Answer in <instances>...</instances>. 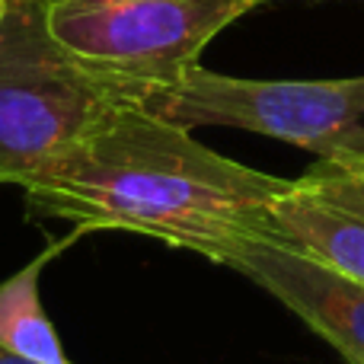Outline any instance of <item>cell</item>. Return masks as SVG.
<instances>
[{
    "instance_id": "8",
    "label": "cell",
    "mask_w": 364,
    "mask_h": 364,
    "mask_svg": "<svg viewBox=\"0 0 364 364\" xmlns=\"http://www.w3.org/2000/svg\"><path fill=\"white\" fill-rule=\"evenodd\" d=\"M0 364H36V361H29V358H19V355L6 352V348L0 346Z\"/></svg>"
},
{
    "instance_id": "2",
    "label": "cell",
    "mask_w": 364,
    "mask_h": 364,
    "mask_svg": "<svg viewBox=\"0 0 364 364\" xmlns=\"http://www.w3.org/2000/svg\"><path fill=\"white\" fill-rule=\"evenodd\" d=\"M48 0L0 13V186H23L134 93L77 64L45 19Z\"/></svg>"
},
{
    "instance_id": "3",
    "label": "cell",
    "mask_w": 364,
    "mask_h": 364,
    "mask_svg": "<svg viewBox=\"0 0 364 364\" xmlns=\"http://www.w3.org/2000/svg\"><path fill=\"white\" fill-rule=\"evenodd\" d=\"M250 10L246 0H48L45 19L77 64L144 102L198 68L208 42Z\"/></svg>"
},
{
    "instance_id": "9",
    "label": "cell",
    "mask_w": 364,
    "mask_h": 364,
    "mask_svg": "<svg viewBox=\"0 0 364 364\" xmlns=\"http://www.w3.org/2000/svg\"><path fill=\"white\" fill-rule=\"evenodd\" d=\"M250 6H262V4H272V0H246Z\"/></svg>"
},
{
    "instance_id": "10",
    "label": "cell",
    "mask_w": 364,
    "mask_h": 364,
    "mask_svg": "<svg viewBox=\"0 0 364 364\" xmlns=\"http://www.w3.org/2000/svg\"><path fill=\"white\" fill-rule=\"evenodd\" d=\"M4 6H6V0H0V13H4Z\"/></svg>"
},
{
    "instance_id": "1",
    "label": "cell",
    "mask_w": 364,
    "mask_h": 364,
    "mask_svg": "<svg viewBox=\"0 0 364 364\" xmlns=\"http://www.w3.org/2000/svg\"><path fill=\"white\" fill-rule=\"evenodd\" d=\"M291 179L259 173L192 138L141 100L109 109L74 147L23 182L32 218L74 230H128L230 265L272 243V201Z\"/></svg>"
},
{
    "instance_id": "4",
    "label": "cell",
    "mask_w": 364,
    "mask_h": 364,
    "mask_svg": "<svg viewBox=\"0 0 364 364\" xmlns=\"http://www.w3.org/2000/svg\"><path fill=\"white\" fill-rule=\"evenodd\" d=\"M186 128L218 125L304 147L320 160H364V74L346 80H250L192 68L144 100Z\"/></svg>"
},
{
    "instance_id": "7",
    "label": "cell",
    "mask_w": 364,
    "mask_h": 364,
    "mask_svg": "<svg viewBox=\"0 0 364 364\" xmlns=\"http://www.w3.org/2000/svg\"><path fill=\"white\" fill-rule=\"evenodd\" d=\"M77 237H83V233L74 230L70 237L58 240L55 246L38 252L32 262H26L16 275L0 282V346L6 352L36 364H70V358L61 348V339H58L55 326H51L48 314L42 307L38 282H42L45 262H51L61 250L77 243Z\"/></svg>"
},
{
    "instance_id": "6",
    "label": "cell",
    "mask_w": 364,
    "mask_h": 364,
    "mask_svg": "<svg viewBox=\"0 0 364 364\" xmlns=\"http://www.w3.org/2000/svg\"><path fill=\"white\" fill-rule=\"evenodd\" d=\"M230 269L282 301L348 364H364V284L275 243L246 246Z\"/></svg>"
},
{
    "instance_id": "5",
    "label": "cell",
    "mask_w": 364,
    "mask_h": 364,
    "mask_svg": "<svg viewBox=\"0 0 364 364\" xmlns=\"http://www.w3.org/2000/svg\"><path fill=\"white\" fill-rule=\"evenodd\" d=\"M272 243L364 284V160H320L272 201Z\"/></svg>"
}]
</instances>
